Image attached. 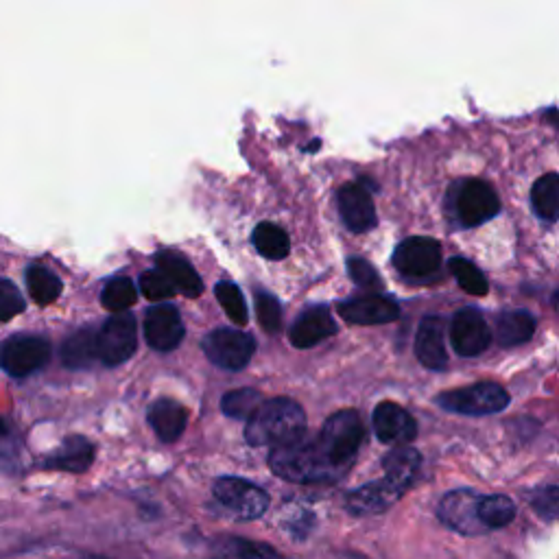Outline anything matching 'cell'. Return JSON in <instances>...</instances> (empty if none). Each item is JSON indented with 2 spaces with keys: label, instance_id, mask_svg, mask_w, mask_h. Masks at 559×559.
Returning a JSON list of instances; mask_svg holds the SVG:
<instances>
[{
  "label": "cell",
  "instance_id": "cell-3",
  "mask_svg": "<svg viewBox=\"0 0 559 559\" xmlns=\"http://www.w3.org/2000/svg\"><path fill=\"white\" fill-rule=\"evenodd\" d=\"M363 437L365 428L361 415L352 409H346L330 415L324 428H321L319 437L315 439L328 461L343 474L352 466V461L363 444Z\"/></svg>",
  "mask_w": 559,
  "mask_h": 559
},
{
  "label": "cell",
  "instance_id": "cell-8",
  "mask_svg": "<svg viewBox=\"0 0 559 559\" xmlns=\"http://www.w3.org/2000/svg\"><path fill=\"white\" fill-rule=\"evenodd\" d=\"M51 359V343L42 337L22 335L9 339L0 350V367L16 378H25L42 367Z\"/></svg>",
  "mask_w": 559,
  "mask_h": 559
},
{
  "label": "cell",
  "instance_id": "cell-2",
  "mask_svg": "<svg viewBox=\"0 0 559 559\" xmlns=\"http://www.w3.org/2000/svg\"><path fill=\"white\" fill-rule=\"evenodd\" d=\"M269 468L280 479L291 483H324L341 477V472L332 466L324 450L319 448L317 439L306 437L295 444L273 448L269 455Z\"/></svg>",
  "mask_w": 559,
  "mask_h": 559
},
{
  "label": "cell",
  "instance_id": "cell-14",
  "mask_svg": "<svg viewBox=\"0 0 559 559\" xmlns=\"http://www.w3.org/2000/svg\"><path fill=\"white\" fill-rule=\"evenodd\" d=\"M374 431L380 442L407 446L418 435V424L396 402H380L374 409Z\"/></svg>",
  "mask_w": 559,
  "mask_h": 559
},
{
  "label": "cell",
  "instance_id": "cell-13",
  "mask_svg": "<svg viewBox=\"0 0 559 559\" xmlns=\"http://www.w3.org/2000/svg\"><path fill=\"white\" fill-rule=\"evenodd\" d=\"M450 341L461 356H477L490 348L492 330L477 308H463L450 326Z\"/></svg>",
  "mask_w": 559,
  "mask_h": 559
},
{
  "label": "cell",
  "instance_id": "cell-43",
  "mask_svg": "<svg viewBox=\"0 0 559 559\" xmlns=\"http://www.w3.org/2000/svg\"><path fill=\"white\" fill-rule=\"evenodd\" d=\"M555 304H557V308H559V291H557V295H555Z\"/></svg>",
  "mask_w": 559,
  "mask_h": 559
},
{
  "label": "cell",
  "instance_id": "cell-30",
  "mask_svg": "<svg viewBox=\"0 0 559 559\" xmlns=\"http://www.w3.org/2000/svg\"><path fill=\"white\" fill-rule=\"evenodd\" d=\"M254 245L258 249L260 256H265L269 260H282L289 256V236L282 228L273 223H260L254 230Z\"/></svg>",
  "mask_w": 559,
  "mask_h": 559
},
{
  "label": "cell",
  "instance_id": "cell-27",
  "mask_svg": "<svg viewBox=\"0 0 559 559\" xmlns=\"http://www.w3.org/2000/svg\"><path fill=\"white\" fill-rule=\"evenodd\" d=\"M27 289L31 300L40 306H49L53 304L59 295L64 291V284L59 280L53 271H49L46 267L33 265L27 271Z\"/></svg>",
  "mask_w": 559,
  "mask_h": 559
},
{
  "label": "cell",
  "instance_id": "cell-21",
  "mask_svg": "<svg viewBox=\"0 0 559 559\" xmlns=\"http://www.w3.org/2000/svg\"><path fill=\"white\" fill-rule=\"evenodd\" d=\"M156 260H158V271L171 282V287L175 291L184 293L186 297H199L204 293V282H201L199 273L182 254L164 249V252L156 256Z\"/></svg>",
  "mask_w": 559,
  "mask_h": 559
},
{
  "label": "cell",
  "instance_id": "cell-32",
  "mask_svg": "<svg viewBox=\"0 0 559 559\" xmlns=\"http://www.w3.org/2000/svg\"><path fill=\"white\" fill-rule=\"evenodd\" d=\"M263 396H260V391L256 389H234L230 394H225L221 400V409L223 413L228 415V418L234 420H249L252 415L263 407Z\"/></svg>",
  "mask_w": 559,
  "mask_h": 559
},
{
  "label": "cell",
  "instance_id": "cell-29",
  "mask_svg": "<svg viewBox=\"0 0 559 559\" xmlns=\"http://www.w3.org/2000/svg\"><path fill=\"white\" fill-rule=\"evenodd\" d=\"M479 516L485 531L492 529H503L509 522H514L516 518V505L511 503V498L492 494V496H481L479 503Z\"/></svg>",
  "mask_w": 559,
  "mask_h": 559
},
{
  "label": "cell",
  "instance_id": "cell-26",
  "mask_svg": "<svg viewBox=\"0 0 559 559\" xmlns=\"http://www.w3.org/2000/svg\"><path fill=\"white\" fill-rule=\"evenodd\" d=\"M535 332V319L529 311H507L496 321V335L501 346H520Z\"/></svg>",
  "mask_w": 559,
  "mask_h": 559
},
{
  "label": "cell",
  "instance_id": "cell-18",
  "mask_svg": "<svg viewBox=\"0 0 559 559\" xmlns=\"http://www.w3.org/2000/svg\"><path fill=\"white\" fill-rule=\"evenodd\" d=\"M337 332V324L332 319L330 311L326 306H313L306 308V311L295 319V324L291 326V343L295 348H313L317 343L332 337Z\"/></svg>",
  "mask_w": 559,
  "mask_h": 559
},
{
  "label": "cell",
  "instance_id": "cell-38",
  "mask_svg": "<svg viewBox=\"0 0 559 559\" xmlns=\"http://www.w3.org/2000/svg\"><path fill=\"white\" fill-rule=\"evenodd\" d=\"M531 505L544 520L559 518V485L557 487H546V490L535 494Z\"/></svg>",
  "mask_w": 559,
  "mask_h": 559
},
{
  "label": "cell",
  "instance_id": "cell-33",
  "mask_svg": "<svg viewBox=\"0 0 559 559\" xmlns=\"http://www.w3.org/2000/svg\"><path fill=\"white\" fill-rule=\"evenodd\" d=\"M214 295H217V300L225 311V315H228L234 324H239V326L247 324L249 317H247L245 297L234 282H219L217 289H214Z\"/></svg>",
  "mask_w": 559,
  "mask_h": 559
},
{
  "label": "cell",
  "instance_id": "cell-11",
  "mask_svg": "<svg viewBox=\"0 0 559 559\" xmlns=\"http://www.w3.org/2000/svg\"><path fill=\"white\" fill-rule=\"evenodd\" d=\"M394 265L404 276H431L442 265V247L426 236H413L402 241L394 252Z\"/></svg>",
  "mask_w": 559,
  "mask_h": 559
},
{
  "label": "cell",
  "instance_id": "cell-36",
  "mask_svg": "<svg viewBox=\"0 0 559 559\" xmlns=\"http://www.w3.org/2000/svg\"><path fill=\"white\" fill-rule=\"evenodd\" d=\"M256 313L258 321L267 332H278L282 326V308L278 304L276 297L271 293L260 291L256 297Z\"/></svg>",
  "mask_w": 559,
  "mask_h": 559
},
{
  "label": "cell",
  "instance_id": "cell-16",
  "mask_svg": "<svg viewBox=\"0 0 559 559\" xmlns=\"http://www.w3.org/2000/svg\"><path fill=\"white\" fill-rule=\"evenodd\" d=\"M402 494L404 492H400L396 485H391L387 479H380L352 490L346 498V509L354 516H376L394 507Z\"/></svg>",
  "mask_w": 559,
  "mask_h": 559
},
{
  "label": "cell",
  "instance_id": "cell-37",
  "mask_svg": "<svg viewBox=\"0 0 559 559\" xmlns=\"http://www.w3.org/2000/svg\"><path fill=\"white\" fill-rule=\"evenodd\" d=\"M140 291L151 302H164V300H169V297L175 293V289L171 287V282L166 280L158 269L142 273Z\"/></svg>",
  "mask_w": 559,
  "mask_h": 559
},
{
  "label": "cell",
  "instance_id": "cell-17",
  "mask_svg": "<svg viewBox=\"0 0 559 559\" xmlns=\"http://www.w3.org/2000/svg\"><path fill=\"white\" fill-rule=\"evenodd\" d=\"M339 210L341 219L348 230L363 234L370 232L376 225V210L372 195L361 184H346L339 190Z\"/></svg>",
  "mask_w": 559,
  "mask_h": 559
},
{
  "label": "cell",
  "instance_id": "cell-22",
  "mask_svg": "<svg viewBox=\"0 0 559 559\" xmlns=\"http://www.w3.org/2000/svg\"><path fill=\"white\" fill-rule=\"evenodd\" d=\"M149 424L164 444H171L177 442L186 431L188 411L177 400L162 398L151 404Z\"/></svg>",
  "mask_w": 559,
  "mask_h": 559
},
{
  "label": "cell",
  "instance_id": "cell-20",
  "mask_svg": "<svg viewBox=\"0 0 559 559\" xmlns=\"http://www.w3.org/2000/svg\"><path fill=\"white\" fill-rule=\"evenodd\" d=\"M415 354L428 370H444L448 354L444 348V321L439 317H424L415 337Z\"/></svg>",
  "mask_w": 559,
  "mask_h": 559
},
{
  "label": "cell",
  "instance_id": "cell-7",
  "mask_svg": "<svg viewBox=\"0 0 559 559\" xmlns=\"http://www.w3.org/2000/svg\"><path fill=\"white\" fill-rule=\"evenodd\" d=\"M201 346H204L208 359L217 367H221V370L239 372L252 361L256 341L252 335H247V332L234 328H219L210 332Z\"/></svg>",
  "mask_w": 559,
  "mask_h": 559
},
{
  "label": "cell",
  "instance_id": "cell-41",
  "mask_svg": "<svg viewBox=\"0 0 559 559\" xmlns=\"http://www.w3.org/2000/svg\"><path fill=\"white\" fill-rule=\"evenodd\" d=\"M546 118H549V121H551L553 125H557V127H559V110L551 112V114H549V116H546Z\"/></svg>",
  "mask_w": 559,
  "mask_h": 559
},
{
  "label": "cell",
  "instance_id": "cell-6",
  "mask_svg": "<svg viewBox=\"0 0 559 559\" xmlns=\"http://www.w3.org/2000/svg\"><path fill=\"white\" fill-rule=\"evenodd\" d=\"M97 348L99 361L107 367H116L132 359L138 348V324L134 315L118 313L107 319L97 335Z\"/></svg>",
  "mask_w": 559,
  "mask_h": 559
},
{
  "label": "cell",
  "instance_id": "cell-1",
  "mask_svg": "<svg viewBox=\"0 0 559 559\" xmlns=\"http://www.w3.org/2000/svg\"><path fill=\"white\" fill-rule=\"evenodd\" d=\"M306 437V415L300 404L289 398L263 402L245 426V439L252 446L282 448Z\"/></svg>",
  "mask_w": 559,
  "mask_h": 559
},
{
  "label": "cell",
  "instance_id": "cell-34",
  "mask_svg": "<svg viewBox=\"0 0 559 559\" xmlns=\"http://www.w3.org/2000/svg\"><path fill=\"white\" fill-rule=\"evenodd\" d=\"M450 271H453V276L457 278L459 282V287L463 291H468L470 295H485L487 291H490V287H487V280L485 276L481 273V269L474 267L470 260L466 258H453L450 260Z\"/></svg>",
  "mask_w": 559,
  "mask_h": 559
},
{
  "label": "cell",
  "instance_id": "cell-19",
  "mask_svg": "<svg viewBox=\"0 0 559 559\" xmlns=\"http://www.w3.org/2000/svg\"><path fill=\"white\" fill-rule=\"evenodd\" d=\"M92 463H94V444L83 435H70L64 439L62 446H59L53 455L44 459L42 468L83 474L90 470Z\"/></svg>",
  "mask_w": 559,
  "mask_h": 559
},
{
  "label": "cell",
  "instance_id": "cell-23",
  "mask_svg": "<svg viewBox=\"0 0 559 559\" xmlns=\"http://www.w3.org/2000/svg\"><path fill=\"white\" fill-rule=\"evenodd\" d=\"M420 463L422 457L418 450L411 446H398L383 459L385 479L391 485H396L400 492H407L415 479V474L420 470Z\"/></svg>",
  "mask_w": 559,
  "mask_h": 559
},
{
  "label": "cell",
  "instance_id": "cell-25",
  "mask_svg": "<svg viewBox=\"0 0 559 559\" xmlns=\"http://www.w3.org/2000/svg\"><path fill=\"white\" fill-rule=\"evenodd\" d=\"M212 559H282L269 544L245 538H221L212 546Z\"/></svg>",
  "mask_w": 559,
  "mask_h": 559
},
{
  "label": "cell",
  "instance_id": "cell-9",
  "mask_svg": "<svg viewBox=\"0 0 559 559\" xmlns=\"http://www.w3.org/2000/svg\"><path fill=\"white\" fill-rule=\"evenodd\" d=\"M481 494L474 490H455L442 498L437 516L448 529L461 535H483L487 533L479 516Z\"/></svg>",
  "mask_w": 559,
  "mask_h": 559
},
{
  "label": "cell",
  "instance_id": "cell-12",
  "mask_svg": "<svg viewBox=\"0 0 559 559\" xmlns=\"http://www.w3.org/2000/svg\"><path fill=\"white\" fill-rule=\"evenodd\" d=\"M145 339L153 350L171 352L184 339V321L180 311L171 304H158L147 311Z\"/></svg>",
  "mask_w": 559,
  "mask_h": 559
},
{
  "label": "cell",
  "instance_id": "cell-42",
  "mask_svg": "<svg viewBox=\"0 0 559 559\" xmlns=\"http://www.w3.org/2000/svg\"><path fill=\"white\" fill-rule=\"evenodd\" d=\"M81 559H107L105 555H97V553H88V555H83Z\"/></svg>",
  "mask_w": 559,
  "mask_h": 559
},
{
  "label": "cell",
  "instance_id": "cell-40",
  "mask_svg": "<svg viewBox=\"0 0 559 559\" xmlns=\"http://www.w3.org/2000/svg\"><path fill=\"white\" fill-rule=\"evenodd\" d=\"M9 437H11L9 424L5 422V418H0V453H3V450H5V446L9 444Z\"/></svg>",
  "mask_w": 559,
  "mask_h": 559
},
{
  "label": "cell",
  "instance_id": "cell-24",
  "mask_svg": "<svg viewBox=\"0 0 559 559\" xmlns=\"http://www.w3.org/2000/svg\"><path fill=\"white\" fill-rule=\"evenodd\" d=\"M99 359L97 335L90 328L75 332L68 337L62 346V361L68 370H88V367Z\"/></svg>",
  "mask_w": 559,
  "mask_h": 559
},
{
  "label": "cell",
  "instance_id": "cell-5",
  "mask_svg": "<svg viewBox=\"0 0 559 559\" xmlns=\"http://www.w3.org/2000/svg\"><path fill=\"white\" fill-rule=\"evenodd\" d=\"M212 494L217 503L236 520H256L269 509V496L258 485L239 477H221L214 481Z\"/></svg>",
  "mask_w": 559,
  "mask_h": 559
},
{
  "label": "cell",
  "instance_id": "cell-4",
  "mask_svg": "<svg viewBox=\"0 0 559 559\" xmlns=\"http://www.w3.org/2000/svg\"><path fill=\"white\" fill-rule=\"evenodd\" d=\"M437 404L450 413L459 415H492L507 409V391L496 383H477L437 396Z\"/></svg>",
  "mask_w": 559,
  "mask_h": 559
},
{
  "label": "cell",
  "instance_id": "cell-10",
  "mask_svg": "<svg viewBox=\"0 0 559 559\" xmlns=\"http://www.w3.org/2000/svg\"><path fill=\"white\" fill-rule=\"evenodd\" d=\"M498 212H501V201L490 184L468 180L461 186L457 195V214L466 228H477V225L494 219Z\"/></svg>",
  "mask_w": 559,
  "mask_h": 559
},
{
  "label": "cell",
  "instance_id": "cell-28",
  "mask_svg": "<svg viewBox=\"0 0 559 559\" xmlns=\"http://www.w3.org/2000/svg\"><path fill=\"white\" fill-rule=\"evenodd\" d=\"M531 201L542 219L559 221V175H544L533 184Z\"/></svg>",
  "mask_w": 559,
  "mask_h": 559
},
{
  "label": "cell",
  "instance_id": "cell-15",
  "mask_svg": "<svg viewBox=\"0 0 559 559\" xmlns=\"http://www.w3.org/2000/svg\"><path fill=\"white\" fill-rule=\"evenodd\" d=\"M339 313L343 319L350 321V324L376 326L396 321L400 315V308L394 300H389L385 295H363L343 302L339 306Z\"/></svg>",
  "mask_w": 559,
  "mask_h": 559
},
{
  "label": "cell",
  "instance_id": "cell-39",
  "mask_svg": "<svg viewBox=\"0 0 559 559\" xmlns=\"http://www.w3.org/2000/svg\"><path fill=\"white\" fill-rule=\"evenodd\" d=\"M348 271H350L352 280L356 284H361V287H376V284L380 282L378 271L363 258H350L348 260Z\"/></svg>",
  "mask_w": 559,
  "mask_h": 559
},
{
  "label": "cell",
  "instance_id": "cell-31",
  "mask_svg": "<svg viewBox=\"0 0 559 559\" xmlns=\"http://www.w3.org/2000/svg\"><path fill=\"white\" fill-rule=\"evenodd\" d=\"M138 302V289L129 278H112L101 291V304L110 313H125Z\"/></svg>",
  "mask_w": 559,
  "mask_h": 559
},
{
  "label": "cell",
  "instance_id": "cell-35",
  "mask_svg": "<svg viewBox=\"0 0 559 559\" xmlns=\"http://www.w3.org/2000/svg\"><path fill=\"white\" fill-rule=\"evenodd\" d=\"M25 297L18 287L7 278H0V321H9L25 311Z\"/></svg>",
  "mask_w": 559,
  "mask_h": 559
}]
</instances>
